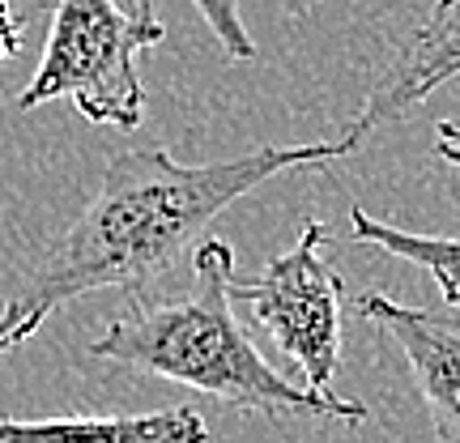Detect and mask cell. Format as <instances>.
Instances as JSON below:
<instances>
[{"label":"cell","instance_id":"cell-3","mask_svg":"<svg viewBox=\"0 0 460 443\" xmlns=\"http://www.w3.org/2000/svg\"><path fill=\"white\" fill-rule=\"evenodd\" d=\"M166 39L154 9H119L115 0H56L48 48L34 77L17 94V111L68 99L90 124L141 128L146 82L137 73L141 51Z\"/></svg>","mask_w":460,"mask_h":443},{"label":"cell","instance_id":"cell-7","mask_svg":"<svg viewBox=\"0 0 460 443\" xmlns=\"http://www.w3.org/2000/svg\"><path fill=\"white\" fill-rule=\"evenodd\" d=\"M209 422L192 405L111 418H0V443H209Z\"/></svg>","mask_w":460,"mask_h":443},{"label":"cell","instance_id":"cell-2","mask_svg":"<svg viewBox=\"0 0 460 443\" xmlns=\"http://www.w3.org/2000/svg\"><path fill=\"white\" fill-rule=\"evenodd\" d=\"M230 281H234L230 244L200 239L192 256V286L166 298H128V307L90 341V359L171 379L243 413L337 418L349 427L367 422L362 401L298 388L264 359L239 324Z\"/></svg>","mask_w":460,"mask_h":443},{"label":"cell","instance_id":"cell-1","mask_svg":"<svg viewBox=\"0 0 460 443\" xmlns=\"http://www.w3.org/2000/svg\"><path fill=\"white\" fill-rule=\"evenodd\" d=\"M349 158L341 141L261 146L226 163H175L146 146L107 158L99 192L22 273L0 307V354L26 345L51 315L94 290H141L261 183Z\"/></svg>","mask_w":460,"mask_h":443},{"label":"cell","instance_id":"cell-5","mask_svg":"<svg viewBox=\"0 0 460 443\" xmlns=\"http://www.w3.org/2000/svg\"><path fill=\"white\" fill-rule=\"evenodd\" d=\"M460 77V0H435L427 17L410 31V39L393 51L376 85L367 90L358 115L341 128V141L349 154L379 132L384 124H396L439 90Z\"/></svg>","mask_w":460,"mask_h":443},{"label":"cell","instance_id":"cell-6","mask_svg":"<svg viewBox=\"0 0 460 443\" xmlns=\"http://www.w3.org/2000/svg\"><path fill=\"white\" fill-rule=\"evenodd\" d=\"M354 312L401 350L435 435L460 443V315L405 307L379 290L354 298Z\"/></svg>","mask_w":460,"mask_h":443},{"label":"cell","instance_id":"cell-12","mask_svg":"<svg viewBox=\"0 0 460 443\" xmlns=\"http://www.w3.org/2000/svg\"><path fill=\"white\" fill-rule=\"evenodd\" d=\"M435 154H439V158H444L447 166H456V171H460V149H452V146H435Z\"/></svg>","mask_w":460,"mask_h":443},{"label":"cell","instance_id":"cell-8","mask_svg":"<svg viewBox=\"0 0 460 443\" xmlns=\"http://www.w3.org/2000/svg\"><path fill=\"white\" fill-rule=\"evenodd\" d=\"M349 239L362 247H379L396 261L418 264L435 286L452 312L460 315V239L452 235H418V230H401L384 217L367 214L362 205L349 209Z\"/></svg>","mask_w":460,"mask_h":443},{"label":"cell","instance_id":"cell-4","mask_svg":"<svg viewBox=\"0 0 460 443\" xmlns=\"http://www.w3.org/2000/svg\"><path fill=\"white\" fill-rule=\"evenodd\" d=\"M329 226L307 217L290 252L264 264L261 278L230 281V298L269 332L286 359L298 367L312 393H332L341 367V307L345 281L329 256Z\"/></svg>","mask_w":460,"mask_h":443},{"label":"cell","instance_id":"cell-9","mask_svg":"<svg viewBox=\"0 0 460 443\" xmlns=\"http://www.w3.org/2000/svg\"><path fill=\"white\" fill-rule=\"evenodd\" d=\"M192 9L205 17L209 34L217 39V48L230 65H247L256 60V43L243 26V13H239V0H192Z\"/></svg>","mask_w":460,"mask_h":443},{"label":"cell","instance_id":"cell-10","mask_svg":"<svg viewBox=\"0 0 460 443\" xmlns=\"http://www.w3.org/2000/svg\"><path fill=\"white\" fill-rule=\"evenodd\" d=\"M22 34H26V22L17 13V4L13 0H0V65L22 51Z\"/></svg>","mask_w":460,"mask_h":443},{"label":"cell","instance_id":"cell-11","mask_svg":"<svg viewBox=\"0 0 460 443\" xmlns=\"http://www.w3.org/2000/svg\"><path fill=\"white\" fill-rule=\"evenodd\" d=\"M435 146H452V149H460V115H447V120H439L435 124Z\"/></svg>","mask_w":460,"mask_h":443}]
</instances>
